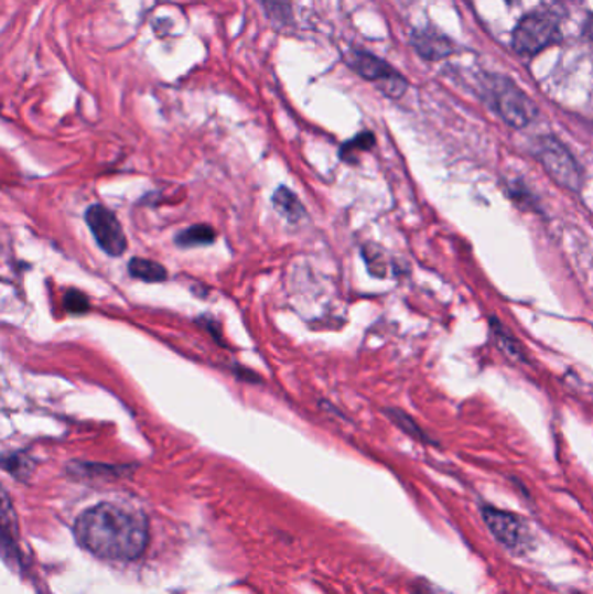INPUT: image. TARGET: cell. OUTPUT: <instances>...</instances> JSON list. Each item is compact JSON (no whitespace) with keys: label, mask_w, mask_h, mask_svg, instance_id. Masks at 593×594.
I'll return each mask as SVG.
<instances>
[{"label":"cell","mask_w":593,"mask_h":594,"mask_svg":"<svg viewBox=\"0 0 593 594\" xmlns=\"http://www.w3.org/2000/svg\"><path fill=\"white\" fill-rule=\"evenodd\" d=\"M272 202L277 213L282 214L289 222H300L305 216V207L298 201L296 195L285 186H281L273 193Z\"/></svg>","instance_id":"obj_10"},{"label":"cell","mask_w":593,"mask_h":594,"mask_svg":"<svg viewBox=\"0 0 593 594\" xmlns=\"http://www.w3.org/2000/svg\"><path fill=\"white\" fill-rule=\"evenodd\" d=\"M265 13L277 25H289L293 21V8L291 0H258Z\"/></svg>","instance_id":"obj_13"},{"label":"cell","mask_w":593,"mask_h":594,"mask_svg":"<svg viewBox=\"0 0 593 594\" xmlns=\"http://www.w3.org/2000/svg\"><path fill=\"white\" fill-rule=\"evenodd\" d=\"M63 304H65L66 312L74 313V315H83V313L89 312V307H91L87 295L80 291H75V289L66 292Z\"/></svg>","instance_id":"obj_16"},{"label":"cell","mask_w":593,"mask_h":594,"mask_svg":"<svg viewBox=\"0 0 593 594\" xmlns=\"http://www.w3.org/2000/svg\"><path fill=\"white\" fill-rule=\"evenodd\" d=\"M536 156L540 160L548 176L556 181L562 188L578 192L583 186V169L578 164L573 153L569 152L565 144L556 140L552 136H545L536 143Z\"/></svg>","instance_id":"obj_2"},{"label":"cell","mask_w":593,"mask_h":594,"mask_svg":"<svg viewBox=\"0 0 593 594\" xmlns=\"http://www.w3.org/2000/svg\"><path fill=\"white\" fill-rule=\"evenodd\" d=\"M216 231L209 225L188 226L182 234L176 235V244L180 247H204L215 242Z\"/></svg>","instance_id":"obj_11"},{"label":"cell","mask_w":593,"mask_h":594,"mask_svg":"<svg viewBox=\"0 0 593 594\" xmlns=\"http://www.w3.org/2000/svg\"><path fill=\"white\" fill-rule=\"evenodd\" d=\"M373 144H375V136H373L371 132H363V134L355 136L354 140L343 144V160H354L360 152L369 150Z\"/></svg>","instance_id":"obj_15"},{"label":"cell","mask_w":593,"mask_h":594,"mask_svg":"<svg viewBox=\"0 0 593 594\" xmlns=\"http://www.w3.org/2000/svg\"><path fill=\"white\" fill-rule=\"evenodd\" d=\"M483 518L496 541L511 554L522 557L532 550V536L528 525L514 512L484 506Z\"/></svg>","instance_id":"obj_4"},{"label":"cell","mask_w":593,"mask_h":594,"mask_svg":"<svg viewBox=\"0 0 593 594\" xmlns=\"http://www.w3.org/2000/svg\"><path fill=\"white\" fill-rule=\"evenodd\" d=\"M387 415L393 421L396 426H399L400 430L408 433L409 436L421 440V442H427V436L423 435V431L418 428L417 422L412 421L406 412H402V410L399 409H390L387 410Z\"/></svg>","instance_id":"obj_14"},{"label":"cell","mask_w":593,"mask_h":594,"mask_svg":"<svg viewBox=\"0 0 593 594\" xmlns=\"http://www.w3.org/2000/svg\"><path fill=\"white\" fill-rule=\"evenodd\" d=\"M346 63L351 65L355 74L371 83L378 84L379 89L390 98H400L408 89L406 78L393 71L384 60L376 58L375 54L363 50H354L346 56Z\"/></svg>","instance_id":"obj_5"},{"label":"cell","mask_w":593,"mask_h":594,"mask_svg":"<svg viewBox=\"0 0 593 594\" xmlns=\"http://www.w3.org/2000/svg\"><path fill=\"white\" fill-rule=\"evenodd\" d=\"M495 107L502 119L510 123L511 128H526L538 114L535 102L528 95H524L522 90L511 86L510 80L495 90Z\"/></svg>","instance_id":"obj_7"},{"label":"cell","mask_w":593,"mask_h":594,"mask_svg":"<svg viewBox=\"0 0 593 594\" xmlns=\"http://www.w3.org/2000/svg\"><path fill=\"white\" fill-rule=\"evenodd\" d=\"M559 25L561 20L552 11L529 13L514 30V50L526 56L541 53L559 39Z\"/></svg>","instance_id":"obj_3"},{"label":"cell","mask_w":593,"mask_h":594,"mask_svg":"<svg viewBox=\"0 0 593 594\" xmlns=\"http://www.w3.org/2000/svg\"><path fill=\"white\" fill-rule=\"evenodd\" d=\"M490 331H493V337H495L496 345L499 346L502 352L508 357L517 358V360H526V353H524L522 346L519 341L508 333L507 328H503L498 320H490Z\"/></svg>","instance_id":"obj_12"},{"label":"cell","mask_w":593,"mask_h":594,"mask_svg":"<svg viewBox=\"0 0 593 594\" xmlns=\"http://www.w3.org/2000/svg\"><path fill=\"white\" fill-rule=\"evenodd\" d=\"M86 223L99 249L111 258H120L128 250V237L116 214L105 205H91L86 210Z\"/></svg>","instance_id":"obj_6"},{"label":"cell","mask_w":593,"mask_h":594,"mask_svg":"<svg viewBox=\"0 0 593 594\" xmlns=\"http://www.w3.org/2000/svg\"><path fill=\"white\" fill-rule=\"evenodd\" d=\"M417 594H442L439 587L430 586L429 582H421L418 586Z\"/></svg>","instance_id":"obj_17"},{"label":"cell","mask_w":593,"mask_h":594,"mask_svg":"<svg viewBox=\"0 0 593 594\" xmlns=\"http://www.w3.org/2000/svg\"><path fill=\"white\" fill-rule=\"evenodd\" d=\"M128 270L131 277L143 282L159 283L168 280V270L162 267L161 262L152 261V259L132 258Z\"/></svg>","instance_id":"obj_9"},{"label":"cell","mask_w":593,"mask_h":594,"mask_svg":"<svg viewBox=\"0 0 593 594\" xmlns=\"http://www.w3.org/2000/svg\"><path fill=\"white\" fill-rule=\"evenodd\" d=\"M74 530L84 550L116 562L137 560L150 541L149 520L143 512L111 503L86 509Z\"/></svg>","instance_id":"obj_1"},{"label":"cell","mask_w":593,"mask_h":594,"mask_svg":"<svg viewBox=\"0 0 593 594\" xmlns=\"http://www.w3.org/2000/svg\"><path fill=\"white\" fill-rule=\"evenodd\" d=\"M412 45L424 60H442L453 53L454 45L438 30H418L412 33Z\"/></svg>","instance_id":"obj_8"}]
</instances>
